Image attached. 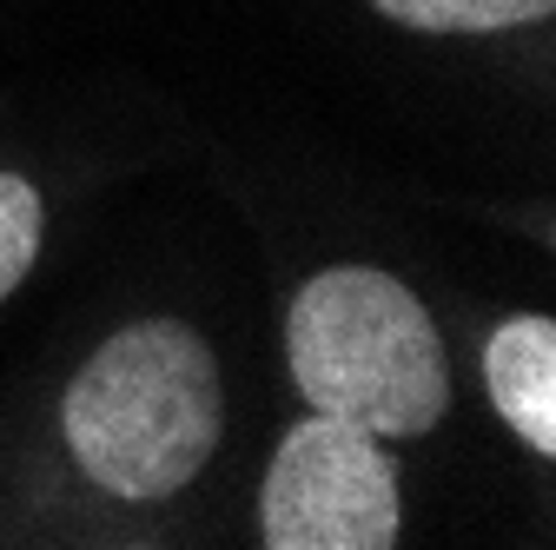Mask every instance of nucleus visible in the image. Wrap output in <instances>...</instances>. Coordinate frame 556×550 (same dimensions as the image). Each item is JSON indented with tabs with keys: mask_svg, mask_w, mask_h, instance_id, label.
I'll list each match as a JSON object with an SVG mask.
<instances>
[{
	"mask_svg": "<svg viewBox=\"0 0 556 550\" xmlns=\"http://www.w3.org/2000/svg\"><path fill=\"white\" fill-rule=\"evenodd\" d=\"M60 425L100 491L126 504L173 498L199 477L226 425L213 346L179 318H147L113 332L80 365V378L66 385Z\"/></svg>",
	"mask_w": 556,
	"mask_h": 550,
	"instance_id": "f257e3e1",
	"label": "nucleus"
},
{
	"mask_svg": "<svg viewBox=\"0 0 556 550\" xmlns=\"http://www.w3.org/2000/svg\"><path fill=\"white\" fill-rule=\"evenodd\" d=\"M286 359L312 411L371 438H425L451 404V365L417 292L378 265H331L292 299Z\"/></svg>",
	"mask_w": 556,
	"mask_h": 550,
	"instance_id": "f03ea898",
	"label": "nucleus"
},
{
	"mask_svg": "<svg viewBox=\"0 0 556 550\" xmlns=\"http://www.w3.org/2000/svg\"><path fill=\"white\" fill-rule=\"evenodd\" d=\"M397 464L384 438L312 411L265 464L258 530L271 550H384L397 543Z\"/></svg>",
	"mask_w": 556,
	"mask_h": 550,
	"instance_id": "7ed1b4c3",
	"label": "nucleus"
},
{
	"mask_svg": "<svg viewBox=\"0 0 556 550\" xmlns=\"http://www.w3.org/2000/svg\"><path fill=\"white\" fill-rule=\"evenodd\" d=\"M483 378L504 425L549 458L556 451V325L549 318H504L483 346Z\"/></svg>",
	"mask_w": 556,
	"mask_h": 550,
	"instance_id": "20e7f679",
	"label": "nucleus"
},
{
	"mask_svg": "<svg viewBox=\"0 0 556 550\" xmlns=\"http://www.w3.org/2000/svg\"><path fill=\"white\" fill-rule=\"evenodd\" d=\"M371 8L417 34H497V27L543 21L556 0H371Z\"/></svg>",
	"mask_w": 556,
	"mask_h": 550,
	"instance_id": "39448f33",
	"label": "nucleus"
},
{
	"mask_svg": "<svg viewBox=\"0 0 556 550\" xmlns=\"http://www.w3.org/2000/svg\"><path fill=\"white\" fill-rule=\"evenodd\" d=\"M40 233H47V213H40V192L21 179V173H0V299H8L34 259H40Z\"/></svg>",
	"mask_w": 556,
	"mask_h": 550,
	"instance_id": "423d86ee",
	"label": "nucleus"
}]
</instances>
